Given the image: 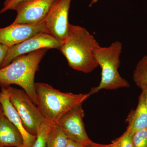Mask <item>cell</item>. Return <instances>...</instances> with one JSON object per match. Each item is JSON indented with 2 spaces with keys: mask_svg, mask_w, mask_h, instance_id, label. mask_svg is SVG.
Here are the masks:
<instances>
[{
  "mask_svg": "<svg viewBox=\"0 0 147 147\" xmlns=\"http://www.w3.org/2000/svg\"><path fill=\"white\" fill-rule=\"evenodd\" d=\"M99 46L93 36L86 29L69 24L67 36L59 50L71 68L89 73L98 66L94 52Z\"/></svg>",
  "mask_w": 147,
  "mask_h": 147,
  "instance_id": "obj_1",
  "label": "cell"
},
{
  "mask_svg": "<svg viewBox=\"0 0 147 147\" xmlns=\"http://www.w3.org/2000/svg\"><path fill=\"white\" fill-rule=\"evenodd\" d=\"M48 50L40 49L21 55L6 66L0 68L1 87L7 88L11 85L21 87L37 105L35 76L38 70L40 61Z\"/></svg>",
  "mask_w": 147,
  "mask_h": 147,
  "instance_id": "obj_2",
  "label": "cell"
},
{
  "mask_svg": "<svg viewBox=\"0 0 147 147\" xmlns=\"http://www.w3.org/2000/svg\"><path fill=\"white\" fill-rule=\"evenodd\" d=\"M38 108L45 119L56 123L61 117L76 105L83 104L89 94L63 92L49 84L35 83Z\"/></svg>",
  "mask_w": 147,
  "mask_h": 147,
  "instance_id": "obj_3",
  "label": "cell"
},
{
  "mask_svg": "<svg viewBox=\"0 0 147 147\" xmlns=\"http://www.w3.org/2000/svg\"><path fill=\"white\" fill-rule=\"evenodd\" d=\"M122 50V43L119 41L107 47L100 45L95 50V58L101 68V80L98 86L91 88L89 93L90 95L102 90H116L129 86L128 82L119 72Z\"/></svg>",
  "mask_w": 147,
  "mask_h": 147,
  "instance_id": "obj_4",
  "label": "cell"
},
{
  "mask_svg": "<svg viewBox=\"0 0 147 147\" xmlns=\"http://www.w3.org/2000/svg\"><path fill=\"white\" fill-rule=\"evenodd\" d=\"M9 99L21 118L24 127L31 134L37 132L45 119L37 105L24 90L7 87Z\"/></svg>",
  "mask_w": 147,
  "mask_h": 147,
  "instance_id": "obj_5",
  "label": "cell"
},
{
  "mask_svg": "<svg viewBox=\"0 0 147 147\" xmlns=\"http://www.w3.org/2000/svg\"><path fill=\"white\" fill-rule=\"evenodd\" d=\"M62 41L45 32L34 36L21 43L9 47L1 68L9 64L19 56L42 49H59Z\"/></svg>",
  "mask_w": 147,
  "mask_h": 147,
  "instance_id": "obj_6",
  "label": "cell"
},
{
  "mask_svg": "<svg viewBox=\"0 0 147 147\" xmlns=\"http://www.w3.org/2000/svg\"><path fill=\"white\" fill-rule=\"evenodd\" d=\"M71 0H55L44 20L47 33L63 41L68 34L69 12Z\"/></svg>",
  "mask_w": 147,
  "mask_h": 147,
  "instance_id": "obj_7",
  "label": "cell"
},
{
  "mask_svg": "<svg viewBox=\"0 0 147 147\" xmlns=\"http://www.w3.org/2000/svg\"><path fill=\"white\" fill-rule=\"evenodd\" d=\"M84 116L82 104H79L65 113L56 123L60 127L68 139L88 144L92 141L85 129L83 121Z\"/></svg>",
  "mask_w": 147,
  "mask_h": 147,
  "instance_id": "obj_8",
  "label": "cell"
},
{
  "mask_svg": "<svg viewBox=\"0 0 147 147\" xmlns=\"http://www.w3.org/2000/svg\"><path fill=\"white\" fill-rule=\"evenodd\" d=\"M45 32H47L44 21L35 24H12L0 28V43L10 47Z\"/></svg>",
  "mask_w": 147,
  "mask_h": 147,
  "instance_id": "obj_9",
  "label": "cell"
},
{
  "mask_svg": "<svg viewBox=\"0 0 147 147\" xmlns=\"http://www.w3.org/2000/svg\"><path fill=\"white\" fill-rule=\"evenodd\" d=\"M55 0H32L15 9L17 14L12 24H35L44 21Z\"/></svg>",
  "mask_w": 147,
  "mask_h": 147,
  "instance_id": "obj_10",
  "label": "cell"
},
{
  "mask_svg": "<svg viewBox=\"0 0 147 147\" xmlns=\"http://www.w3.org/2000/svg\"><path fill=\"white\" fill-rule=\"evenodd\" d=\"M0 104L4 114L17 127L23 137V145L21 147H33L36 136L29 133L24 127L20 116L9 99L7 88L1 87L0 92Z\"/></svg>",
  "mask_w": 147,
  "mask_h": 147,
  "instance_id": "obj_11",
  "label": "cell"
},
{
  "mask_svg": "<svg viewBox=\"0 0 147 147\" xmlns=\"http://www.w3.org/2000/svg\"><path fill=\"white\" fill-rule=\"evenodd\" d=\"M23 137L17 127L0 111V145L3 147H21Z\"/></svg>",
  "mask_w": 147,
  "mask_h": 147,
  "instance_id": "obj_12",
  "label": "cell"
},
{
  "mask_svg": "<svg viewBox=\"0 0 147 147\" xmlns=\"http://www.w3.org/2000/svg\"><path fill=\"white\" fill-rule=\"evenodd\" d=\"M125 122L128 123L126 131L132 135L136 131L147 128V109L144 92L139 96L137 108L131 111Z\"/></svg>",
  "mask_w": 147,
  "mask_h": 147,
  "instance_id": "obj_13",
  "label": "cell"
},
{
  "mask_svg": "<svg viewBox=\"0 0 147 147\" xmlns=\"http://www.w3.org/2000/svg\"><path fill=\"white\" fill-rule=\"evenodd\" d=\"M133 78L142 91L147 92V54L137 63L133 72Z\"/></svg>",
  "mask_w": 147,
  "mask_h": 147,
  "instance_id": "obj_14",
  "label": "cell"
},
{
  "mask_svg": "<svg viewBox=\"0 0 147 147\" xmlns=\"http://www.w3.org/2000/svg\"><path fill=\"white\" fill-rule=\"evenodd\" d=\"M68 140L60 127L55 123L48 136L46 147H66Z\"/></svg>",
  "mask_w": 147,
  "mask_h": 147,
  "instance_id": "obj_15",
  "label": "cell"
},
{
  "mask_svg": "<svg viewBox=\"0 0 147 147\" xmlns=\"http://www.w3.org/2000/svg\"><path fill=\"white\" fill-rule=\"evenodd\" d=\"M54 123L44 119L40 126L33 147H46L47 140Z\"/></svg>",
  "mask_w": 147,
  "mask_h": 147,
  "instance_id": "obj_16",
  "label": "cell"
},
{
  "mask_svg": "<svg viewBox=\"0 0 147 147\" xmlns=\"http://www.w3.org/2000/svg\"><path fill=\"white\" fill-rule=\"evenodd\" d=\"M133 147H147V128L136 131L132 135Z\"/></svg>",
  "mask_w": 147,
  "mask_h": 147,
  "instance_id": "obj_17",
  "label": "cell"
},
{
  "mask_svg": "<svg viewBox=\"0 0 147 147\" xmlns=\"http://www.w3.org/2000/svg\"><path fill=\"white\" fill-rule=\"evenodd\" d=\"M32 0H5L3 8L0 10V14L9 10H15L17 7Z\"/></svg>",
  "mask_w": 147,
  "mask_h": 147,
  "instance_id": "obj_18",
  "label": "cell"
},
{
  "mask_svg": "<svg viewBox=\"0 0 147 147\" xmlns=\"http://www.w3.org/2000/svg\"><path fill=\"white\" fill-rule=\"evenodd\" d=\"M132 134L125 131L122 136L116 139L115 147H133Z\"/></svg>",
  "mask_w": 147,
  "mask_h": 147,
  "instance_id": "obj_19",
  "label": "cell"
},
{
  "mask_svg": "<svg viewBox=\"0 0 147 147\" xmlns=\"http://www.w3.org/2000/svg\"><path fill=\"white\" fill-rule=\"evenodd\" d=\"M9 48L8 46L0 43V68L1 67Z\"/></svg>",
  "mask_w": 147,
  "mask_h": 147,
  "instance_id": "obj_20",
  "label": "cell"
},
{
  "mask_svg": "<svg viewBox=\"0 0 147 147\" xmlns=\"http://www.w3.org/2000/svg\"><path fill=\"white\" fill-rule=\"evenodd\" d=\"M116 142L114 140L111 144H100L92 142L86 145V147H115Z\"/></svg>",
  "mask_w": 147,
  "mask_h": 147,
  "instance_id": "obj_21",
  "label": "cell"
},
{
  "mask_svg": "<svg viewBox=\"0 0 147 147\" xmlns=\"http://www.w3.org/2000/svg\"><path fill=\"white\" fill-rule=\"evenodd\" d=\"M86 145L77 143V142H74L72 140L68 139V142L66 147H86Z\"/></svg>",
  "mask_w": 147,
  "mask_h": 147,
  "instance_id": "obj_22",
  "label": "cell"
},
{
  "mask_svg": "<svg viewBox=\"0 0 147 147\" xmlns=\"http://www.w3.org/2000/svg\"><path fill=\"white\" fill-rule=\"evenodd\" d=\"M144 92V94L145 104H146V107L147 109V92Z\"/></svg>",
  "mask_w": 147,
  "mask_h": 147,
  "instance_id": "obj_23",
  "label": "cell"
},
{
  "mask_svg": "<svg viewBox=\"0 0 147 147\" xmlns=\"http://www.w3.org/2000/svg\"><path fill=\"white\" fill-rule=\"evenodd\" d=\"M99 0H92L91 2L90 3L89 6L91 7L95 3H96Z\"/></svg>",
  "mask_w": 147,
  "mask_h": 147,
  "instance_id": "obj_24",
  "label": "cell"
},
{
  "mask_svg": "<svg viewBox=\"0 0 147 147\" xmlns=\"http://www.w3.org/2000/svg\"><path fill=\"white\" fill-rule=\"evenodd\" d=\"M1 104H0V111H1Z\"/></svg>",
  "mask_w": 147,
  "mask_h": 147,
  "instance_id": "obj_25",
  "label": "cell"
},
{
  "mask_svg": "<svg viewBox=\"0 0 147 147\" xmlns=\"http://www.w3.org/2000/svg\"><path fill=\"white\" fill-rule=\"evenodd\" d=\"M0 147H3V146H1V145H0Z\"/></svg>",
  "mask_w": 147,
  "mask_h": 147,
  "instance_id": "obj_26",
  "label": "cell"
}]
</instances>
